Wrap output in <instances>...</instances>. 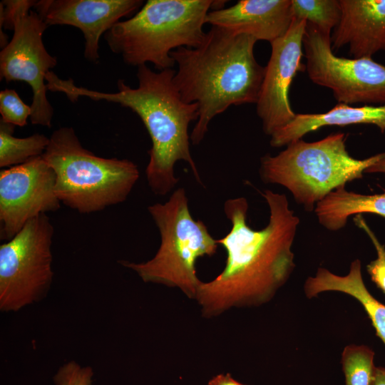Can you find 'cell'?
I'll return each mask as SVG.
<instances>
[{
  "label": "cell",
  "mask_w": 385,
  "mask_h": 385,
  "mask_svg": "<svg viewBox=\"0 0 385 385\" xmlns=\"http://www.w3.org/2000/svg\"><path fill=\"white\" fill-rule=\"evenodd\" d=\"M342 15L331 34L332 49L348 45L354 58L385 52V0H339Z\"/></svg>",
  "instance_id": "9a60e30c"
},
{
  "label": "cell",
  "mask_w": 385,
  "mask_h": 385,
  "mask_svg": "<svg viewBox=\"0 0 385 385\" xmlns=\"http://www.w3.org/2000/svg\"><path fill=\"white\" fill-rule=\"evenodd\" d=\"M307 21L293 18L287 33L271 44V55L257 105V113L267 135L287 125L295 117L289 91L298 72L304 71L302 63L303 38Z\"/></svg>",
  "instance_id": "7c38bea8"
},
{
  "label": "cell",
  "mask_w": 385,
  "mask_h": 385,
  "mask_svg": "<svg viewBox=\"0 0 385 385\" xmlns=\"http://www.w3.org/2000/svg\"><path fill=\"white\" fill-rule=\"evenodd\" d=\"M292 19V0H240L209 11L205 23L271 43L287 33Z\"/></svg>",
  "instance_id": "5bb4252c"
},
{
  "label": "cell",
  "mask_w": 385,
  "mask_h": 385,
  "mask_svg": "<svg viewBox=\"0 0 385 385\" xmlns=\"http://www.w3.org/2000/svg\"><path fill=\"white\" fill-rule=\"evenodd\" d=\"M1 120L14 125L24 126L31 114V107L26 104L14 89L0 92Z\"/></svg>",
  "instance_id": "7402d4cb"
},
{
  "label": "cell",
  "mask_w": 385,
  "mask_h": 385,
  "mask_svg": "<svg viewBox=\"0 0 385 385\" xmlns=\"http://www.w3.org/2000/svg\"><path fill=\"white\" fill-rule=\"evenodd\" d=\"M215 1L148 0L131 17L105 34L110 50L123 62L139 67L150 63L158 71L175 64L171 52L196 48L203 41L205 18Z\"/></svg>",
  "instance_id": "277c9868"
},
{
  "label": "cell",
  "mask_w": 385,
  "mask_h": 385,
  "mask_svg": "<svg viewBox=\"0 0 385 385\" xmlns=\"http://www.w3.org/2000/svg\"><path fill=\"white\" fill-rule=\"evenodd\" d=\"M143 4L141 0H40L34 8L48 27L79 29L85 38L84 57L97 63L101 36L122 18L135 14Z\"/></svg>",
  "instance_id": "4fadbf2b"
},
{
  "label": "cell",
  "mask_w": 385,
  "mask_h": 385,
  "mask_svg": "<svg viewBox=\"0 0 385 385\" xmlns=\"http://www.w3.org/2000/svg\"><path fill=\"white\" fill-rule=\"evenodd\" d=\"M56 175L43 156L0 171V239H12L31 220L61 207Z\"/></svg>",
  "instance_id": "8fae6325"
},
{
  "label": "cell",
  "mask_w": 385,
  "mask_h": 385,
  "mask_svg": "<svg viewBox=\"0 0 385 385\" xmlns=\"http://www.w3.org/2000/svg\"><path fill=\"white\" fill-rule=\"evenodd\" d=\"M373 385H385V368L376 367Z\"/></svg>",
  "instance_id": "4316f807"
},
{
  "label": "cell",
  "mask_w": 385,
  "mask_h": 385,
  "mask_svg": "<svg viewBox=\"0 0 385 385\" xmlns=\"http://www.w3.org/2000/svg\"><path fill=\"white\" fill-rule=\"evenodd\" d=\"M257 41L212 26L196 48L171 52L178 69L173 78L182 99L198 105L199 116L190 134L193 145L203 140L213 118L231 106L257 103L265 66L257 61Z\"/></svg>",
  "instance_id": "3957f363"
},
{
  "label": "cell",
  "mask_w": 385,
  "mask_h": 385,
  "mask_svg": "<svg viewBox=\"0 0 385 385\" xmlns=\"http://www.w3.org/2000/svg\"><path fill=\"white\" fill-rule=\"evenodd\" d=\"M314 211L320 225L328 230L337 231L352 215L371 213L385 217V192L363 195L342 186L317 202Z\"/></svg>",
  "instance_id": "ac0fdd59"
},
{
  "label": "cell",
  "mask_w": 385,
  "mask_h": 385,
  "mask_svg": "<svg viewBox=\"0 0 385 385\" xmlns=\"http://www.w3.org/2000/svg\"><path fill=\"white\" fill-rule=\"evenodd\" d=\"M14 127L0 120V167L3 169L42 156L49 143V138L41 133L26 138L15 137Z\"/></svg>",
  "instance_id": "d6986e66"
},
{
  "label": "cell",
  "mask_w": 385,
  "mask_h": 385,
  "mask_svg": "<svg viewBox=\"0 0 385 385\" xmlns=\"http://www.w3.org/2000/svg\"><path fill=\"white\" fill-rule=\"evenodd\" d=\"M354 124H372L381 133L385 131V104L354 107L338 103L323 113L296 114L287 125L271 135L270 145L274 148L287 145L309 132L324 126H344Z\"/></svg>",
  "instance_id": "2e32d148"
},
{
  "label": "cell",
  "mask_w": 385,
  "mask_h": 385,
  "mask_svg": "<svg viewBox=\"0 0 385 385\" xmlns=\"http://www.w3.org/2000/svg\"><path fill=\"white\" fill-rule=\"evenodd\" d=\"M292 12L330 36L342 15L339 0H292Z\"/></svg>",
  "instance_id": "ffe728a7"
},
{
  "label": "cell",
  "mask_w": 385,
  "mask_h": 385,
  "mask_svg": "<svg viewBox=\"0 0 385 385\" xmlns=\"http://www.w3.org/2000/svg\"><path fill=\"white\" fill-rule=\"evenodd\" d=\"M208 385H245L235 380L230 374H219L208 382Z\"/></svg>",
  "instance_id": "d4e9b609"
},
{
  "label": "cell",
  "mask_w": 385,
  "mask_h": 385,
  "mask_svg": "<svg viewBox=\"0 0 385 385\" xmlns=\"http://www.w3.org/2000/svg\"><path fill=\"white\" fill-rule=\"evenodd\" d=\"M346 137L335 133L314 142L301 138L276 155H264L260 168L262 180L286 188L307 211L314 210L317 202L331 192L361 178L365 170L384 155L385 152L356 159L346 150Z\"/></svg>",
  "instance_id": "8992f818"
},
{
  "label": "cell",
  "mask_w": 385,
  "mask_h": 385,
  "mask_svg": "<svg viewBox=\"0 0 385 385\" xmlns=\"http://www.w3.org/2000/svg\"><path fill=\"white\" fill-rule=\"evenodd\" d=\"M364 173H384L385 174V153L381 160L372 166L368 168Z\"/></svg>",
  "instance_id": "484cf974"
},
{
  "label": "cell",
  "mask_w": 385,
  "mask_h": 385,
  "mask_svg": "<svg viewBox=\"0 0 385 385\" xmlns=\"http://www.w3.org/2000/svg\"><path fill=\"white\" fill-rule=\"evenodd\" d=\"M262 195L269 206L270 220L260 230L247 224L246 198L228 199L224 204L232 227L217 242L225 249L227 257L223 271L213 280L201 282L197 289L196 298L205 315L267 301L295 267L292 246L300 220L284 194L266 190Z\"/></svg>",
  "instance_id": "6da1fadb"
},
{
  "label": "cell",
  "mask_w": 385,
  "mask_h": 385,
  "mask_svg": "<svg viewBox=\"0 0 385 385\" xmlns=\"http://www.w3.org/2000/svg\"><path fill=\"white\" fill-rule=\"evenodd\" d=\"M327 291L343 292L355 298L363 306L377 336L385 344V305L376 299L366 287L359 260L351 262L349 272L345 276L319 267L315 276L307 279L304 292L308 298Z\"/></svg>",
  "instance_id": "e0dca14e"
},
{
  "label": "cell",
  "mask_w": 385,
  "mask_h": 385,
  "mask_svg": "<svg viewBox=\"0 0 385 385\" xmlns=\"http://www.w3.org/2000/svg\"><path fill=\"white\" fill-rule=\"evenodd\" d=\"M93 369L75 361L63 365L53 376L55 385H91Z\"/></svg>",
  "instance_id": "cb8c5ba5"
},
{
  "label": "cell",
  "mask_w": 385,
  "mask_h": 385,
  "mask_svg": "<svg viewBox=\"0 0 385 385\" xmlns=\"http://www.w3.org/2000/svg\"><path fill=\"white\" fill-rule=\"evenodd\" d=\"M354 222L366 233L376 249L377 257L367 265V271L371 280L385 294V247L379 242L361 215H355Z\"/></svg>",
  "instance_id": "603a6c76"
},
{
  "label": "cell",
  "mask_w": 385,
  "mask_h": 385,
  "mask_svg": "<svg viewBox=\"0 0 385 385\" xmlns=\"http://www.w3.org/2000/svg\"><path fill=\"white\" fill-rule=\"evenodd\" d=\"M306 70L310 80L328 88L339 103L385 104V65L372 57L336 56L331 36L307 22L303 38Z\"/></svg>",
  "instance_id": "30bf717a"
},
{
  "label": "cell",
  "mask_w": 385,
  "mask_h": 385,
  "mask_svg": "<svg viewBox=\"0 0 385 385\" xmlns=\"http://www.w3.org/2000/svg\"><path fill=\"white\" fill-rule=\"evenodd\" d=\"M54 228L46 214L30 221L0 246V309L18 312L38 302L52 284Z\"/></svg>",
  "instance_id": "9c48e42d"
},
{
  "label": "cell",
  "mask_w": 385,
  "mask_h": 385,
  "mask_svg": "<svg viewBox=\"0 0 385 385\" xmlns=\"http://www.w3.org/2000/svg\"><path fill=\"white\" fill-rule=\"evenodd\" d=\"M148 210L160 235L157 253L147 262L119 263L135 271L145 282L178 287L189 297H196L202 282L196 276L195 261L215 255L217 240L203 222L192 217L183 188L175 190L165 203L153 204Z\"/></svg>",
  "instance_id": "52a82bcc"
},
{
  "label": "cell",
  "mask_w": 385,
  "mask_h": 385,
  "mask_svg": "<svg viewBox=\"0 0 385 385\" xmlns=\"http://www.w3.org/2000/svg\"><path fill=\"white\" fill-rule=\"evenodd\" d=\"M374 352L364 345H349L342 354L346 385H373L376 366Z\"/></svg>",
  "instance_id": "44dd1931"
},
{
  "label": "cell",
  "mask_w": 385,
  "mask_h": 385,
  "mask_svg": "<svg viewBox=\"0 0 385 385\" xmlns=\"http://www.w3.org/2000/svg\"><path fill=\"white\" fill-rule=\"evenodd\" d=\"M175 71H153L147 65L138 67V85L132 88L118 80V91L108 93L77 86L71 78H60L53 71L46 76L48 91L63 93L72 102L80 97L120 104L136 113L150 137L149 162L145 168L148 186L155 195H165L178 182L176 162L184 160L196 180L202 185L190 150L188 127L199 116L198 105L185 102L176 88Z\"/></svg>",
  "instance_id": "7a4b0ae2"
},
{
  "label": "cell",
  "mask_w": 385,
  "mask_h": 385,
  "mask_svg": "<svg viewBox=\"0 0 385 385\" xmlns=\"http://www.w3.org/2000/svg\"><path fill=\"white\" fill-rule=\"evenodd\" d=\"M36 1L4 0L0 3V27L14 31L0 52V77L6 83L24 81L32 91L30 121L50 128L53 108L46 96V74L57 59L46 50L43 34L48 26L35 11Z\"/></svg>",
  "instance_id": "ba28073f"
},
{
  "label": "cell",
  "mask_w": 385,
  "mask_h": 385,
  "mask_svg": "<svg viewBox=\"0 0 385 385\" xmlns=\"http://www.w3.org/2000/svg\"><path fill=\"white\" fill-rule=\"evenodd\" d=\"M42 156L55 173L59 201L81 214L123 202L140 176L133 161L100 157L85 148L71 127L55 130Z\"/></svg>",
  "instance_id": "5b68a950"
}]
</instances>
